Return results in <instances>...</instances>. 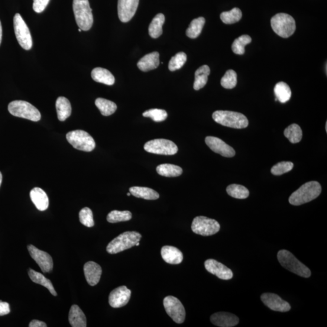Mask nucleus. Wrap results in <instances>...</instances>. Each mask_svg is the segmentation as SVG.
<instances>
[{
    "label": "nucleus",
    "mask_w": 327,
    "mask_h": 327,
    "mask_svg": "<svg viewBox=\"0 0 327 327\" xmlns=\"http://www.w3.org/2000/svg\"><path fill=\"white\" fill-rule=\"evenodd\" d=\"M321 191V186L318 182L310 181L303 184L291 194L289 197V203L293 206L303 205L317 198L320 195Z\"/></svg>",
    "instance_id": "obj_1"
},
{
    "label": "nucleus",
    "mask_w": 327,
    "mask_h": 327,
    "mask_svg": "<svg viewBox=\"0 0 327 327\" xmlns=\"http://www.w3.org/2000/svg\"><path fill=\"white\" fill-rule=\"evenodd\" d=\"M73 10L80 29L84 31L90 30L93 23V17L89 0H73Z\"/></svg>",
    "instance_id": "obj_2"
},
{
    "label": "nucleus",
    "mask_w": 327,
    "mask_h": 327,
    "mask_svg": "<svg viewBox=\"0 0 327 327\" xmlns=\"http://www.w3.org/2000/svg\"><path fill=\"white\" fill-rule=\"evenodd\" d=\"M142 238L140 233L137 232H125L113 239L107 246L106 250L110 254L128 250L140 242Z\"/></svg>",
    "instance_id": "obj_3"
},
{
    "label": "nucleus",
    "mask_w": 327,
    "mask_h": 327,
    "mask_svg": "<svg viewBox=\"0 0 327 327\" xmlns=\"http://www.w3.org/2000/svg\"><path fill=\"white\" fill-rule=\"evenodd\" d=\"M213 119L218 124L234 129H244L248 127V121L241 113L218 111L213 113Z\"/></svg>",
    "instance_id": "obj_4"
},
{
    "label": "nucleus",
    "mask_w": 327,
    "mask_h": 327,
    "mask_svg": "<svg viewBox=\"0 0 327 327\" xmlns=\"http://www.w3.org/2000/svg\"><path fill=\"white\" fill-rule=\"evenodd\" d=\"M278 260L282 266L299 276L308 278L312 274L309 268L289 251L282 250L278 252Z\"/></svg>",
    "instance_id": "obj_5"
},
{
    "label": "nucleus",
    "mask_w": 327,
    "mask_h": 327,
    "mask_svg": "<svg viewBox=\"0 0 327 327\" xmlns=\"http://www.w3.org/2000/svg\"><path fill=\"white\" fill-rule=\"evenodd\" d=\"M271 26L273 31L280 37L289 38L296 31V22L291 15L280 13L271 19Z\"/></svg>",
    "instance_id": "obj_6"
},
{
    "label": "nucleus",
    "mask_w": 327,
    "mask_h": 327,
    "mask_svg": "<svg viewBox=\"0 0 327 327\" xmlns=\"http://www.w3.org/2000/svg\"><path fill=\"white\" fill-rule=\"evenodd\" d=\"M8 111L13 116L32 121H39L41 117L40 111L35 107L27 102L21 100L10 103Z\"/></svg>",
    "instance_id": "obj_7"
},
{
    "label": "nucleus",
    "mask_w": 327,
    "mask_h": 327,
    "mask_svg": "<svg viewBox=\"0 0 327 327\" xmlns=\"http://www.w3.org/2000/svg\"><path fill=\"white\" fill-rule=\"evenodd\" d=\"M66 138L68 142L77 150L89 152L96 146L92 136L84 131H71L66 135Z\"/></svg>",
    "instance_id": "obj_8"
},
{
    "label": "nucleus",
    "mask_w": 327,
    "mask_h": 327,
    "mask_svg": "<svg viewBox=\"0 0 327 327\" xmlns=\"http://www.w3.org/2000/svg\"><path fill=\"white\" fill-rule=\"evenodd\" d=\"M192 230L196 234L209 236L217 234L219 231L220 225L215 219L197 216L192 222Z\"/></svg>",
    "instance_id": "obj_9"
},
{
    "label": "nucleus",
    "mask_w": 327,
    "mask_h": 327,
    "mask_svg": "<svg viewBox=\"0 0 327 327\" xmlns=\"http://www.w3.org/2000/svg\"><path fill=\"white\" fill-rule=\"evenodd\" d=\"M14 27L16 38L19 45L24 50H30L32 47L31 32L19 14H16L14 16Z\"/></svg>",
    "instance_id": "obj_10"
},
{
    "label": "nucleus",
    "mask_w": 327,
    "mask_h": 327,
    "mask_svg": "<svg viewBox=\"0 0 327 327\" xmlns=\"http://www.w3.org/2000/svg\"><path fill=\"white\" fill-rule=\"evenodd\" d=\"M144 148L148 153L157 155H173L178 151L177 145L166 139H156L148 141L144 144Z\"/></svg>",
    "instance_id": "obj_11"
},
{
    "label": "nucleus",
    "mask_w": 327,
    "mask_h": 327,
    "mask_svg": "<svg viewBox=\"0 0 327 327\" xmlns=\"http://www.w3.org/2000/svg\"><path fill=\"white\" fill-rule=\"evenodd\" d=\"M163 304L167 315L177 323H182L186 318V310L176 297L168 296L164 299Z\"/></svg>",
    "instance_id": "obj_12"
},
{
    "label": "nucleus",
    "mask_w": 327,
    "mask_h": 327,
    "mask_svg": "<svg viewBox=\"0 0 327 327\" xmlns=\"http://www.w3.org/2000/svg\"><path fill=\"white\" fill-rule=\"evenodd\" d=\"M28 249L31 257L37 262L43 273H48L53 269V258L47 253L39 250L33 245H29Z\"/></svg>",
    "instance_id": "obj_13"
},
{
    "label": "nucleus",
    "mask_w": 327,
    "mask_h": 327,
    "mask_svg": "<svg viewBox=\"0 0 327 327\" xmlns=\"http://www.w3.org/2000/svg\"><path fill=\"white\" fill-rule=\"evenodd\" d=\"M131 296V290L128 289L127 287H119L110 293L109 303L113 308H120L127 305Z\"/></svg>",
    "instance_id": "obj_14"
},
{
    "label": "nucleus",
    "mask_w": 327,
    "mask_h": 327,
    "mask_svg": "<svg viewBox=\"0 0 327 327\" xmlns=\"http://www.w3.org/2000/svg\"><path fill=\"white\" fill-rule=\"evenodd\" d=\"M261 299L262 303L271 310L276 311V312H287L291 309L290 304L287 301L282 299L276 294L264 293L262 294Z\"/></svg>",
    "instance_id": "obj_15"
},
{
    "label": "nucleus",
    "mask_w": 327,
    "mask_h": 327,
    "mask_svg": "<svg viewBox=\"0 0 327 327\" xmlns=\"http://www.w3.org/2000/svg\"><path fill=\"white\" fill-rule=\"evenodd\" d=\"M140 0H118V14L122 22H128L134 17Z\"/></svg>",
    "instance_id": "obj_16"
},
{
    "label": "nucleus",
    "mask_w": 327,
    "mask_h": 327,
    "mask_svg": "<svg viewBox=\"0 0 327 327\" xmlns=\"http://www.w3.org/2000/svg\"><path fill=\"white\" fill-rule=\"evenodd\" d=\"M206 143L209 147L215 153L221 155V156L228 158L234 157L236 152L234 148L226 144L221 139L214 137L206 138Z\"/></svg>",
    "instance_id": "obj_17"
},
{
    "label": "nucleus",
    "mask_w": 327,
    "mask_h": 327,
    "mask_svg": "<svg viewBox=\"0 0 327 327\" xmlns=\"http://www.w3.org/2000/svg\"><path fill=\"white\" fill-rule=\"evenodd\" d=\"M205 265L207 271L215 275L219 279L230 280L234 276V273L229 268L213 259L206 261Z\"/></svg>",
    "instance_id": "obj_18"
},
{
    "label": "nucleus",
    "mask_w": 327,
    "mask_h": 327,
    "mask_svg": "<svg viewBox=\"0 0 327 327\" xmlns=\"http://www.w3.org/2000/svg\"><path fill=\"white\" fill-rule=\"evenodd\" d=\"M84 273L87 283L90 286H95L101 278L102 268L96 262L89 261L84 265Z\"/></svg>",
    "instance_id": "obj_19"
},
{
    "label": "nucleus",
    "mask_w": 327,
    "mask_h": 327,
    "mask_svg": "<svg viewBox=\"0 0 327 327\" xmlns=\"http://www.w3.org/2000/svg\"><path fill=\"white\" fill-rule=\"evenodd\" d=\"M213 324L221 327H232L238 324L239 318L234 314L227 312H218L210 317Z\"/></svg>",
    "instance_id": "obj_20"
},
{
    "label": "nucleus",
    "mask_w": 327,
    "mask_h": 327,
    "mask_svg": "<svg viewBox=\"0 0 327 327\" xmlns=\"http://www.w3.org/2000/svg\"><path fill=\"white\" fill-rule=\"evenodd\" d=\"M160 65V54L158 52L145 55L137 63V66L142 72L157 69Z\"/></svg>",
    "instance_id": "obj_21"
},
{
    "label": "nucleus",
    "mask_w": 327,
    "mask_h": 327,
    "mask_svg": "<svg viewBox=\"0 0 327 327\" xmlns=\"http://www.w3.org/2000/svg\"><path fill=\"white\" fill-rule=\"evenodd\" d=\"M161 254L164 261L168 264H179L183 260V253L172 246H164L161 248Z\"/></svg>",
    "instance_id": "obj_22"
},
{
    "label": "nucleus",
    "mask_w": 327,
    "mask_h": 327,
    "mask_svg": "<svg viewBox=\"0 0 327 327\" xmlns=\"http://www.w3.org/2000/svg\"><path fill=\"white\" fill-rule=\"evenodd\" d=\"M30 197L32 203L40 211H44L48 207V196L46 192L41 188L35 187L31 191Z\"/></svg>",
    "instance_id": "obj_23"
},
{
    "label": "nucleus",
    "mask_w": 327,
    "mask_h": 327,
    "mask_svg": "<svg viewBox=\"0 0 327 327\" xmlns=\"http://www.w3.org/2000/svg\"><path fill=\"white\" fill-rule=\"evenodd\" d=\"M91 76L95 82L105 84L106 85L112 86L115 82V77L112 73L102 67H96L93 69Z\"/></svg>",
    "instance_id": "obj_24"
},
{
    "label": "nucleus",
    "mask_w": 327,
    "mask_h": 327,
    "mask_svg": "<svg viewBox=\"0 0 327 327\" xmlns=\"http://www.w3.org/2000/svg\"><path fill=\"white\" fill-rule=\"evenodd\" d=\"M69 321L73 327H86L87 326L85 315L77 305L71 307L69 314Z\"/></svg>",
    "instance_id": "obj_25"
},
{
    "label": "nucleus",
    "mask_w": 327,
    "mask_h": 327,
    "mask_svg": "<svg viewBox=\"0 0 327 327\" xmlns=\"http://www.w3.org/2000/svg\"><path fill=\"white\" fill-rule=\"evenodd\" d=\"M56 105L58 119L60 121H65L72 113V107L69 99L63 96L58 97Z\"/></svg>",
    "instance_id": "obj_26"
},
{
    "label": "nucleus",
    "mask_w": 327,
    "mask_h": 327,
    "mask_svg": "<svg viewBox=\"0 0 327 327\" xmlns=\"http://www.w3.org/2000/svg\"><path fill=\"white\" fill-rule=\"evenodd\" d=\"M129 190L131 195L138 198L156 200L160 197L159 193L150 188L135 186L131 187Z\"/></svg>",
    "instance_id": "obj_27"
},
{
    "label": "nucleus",
    "mask_w": 327,
    "mask_h": 327,
    "mask_svg": "<svg viewBox=\"0 0 327 327\" xmlns=\"http://www.w3.org/2000/svg\"><path fill=\"white\" fill-rule=\"evenodd\" d=\"M28 274L29 278H31L32 281H33L35 283L41 285L42 286L46 287V289L50 291V293L53 294V295L55 296H57L56 291L55 290L51 281L45 277L44 275L39 273V272L31 269V268H29L28 270Z\"/></svg>",
    "instance_id": "obj_28"
},
{
    "label": "nucleus",
    "mask_w": 327,
    "mask_h": 327,
    "mask_svg": "<svg viewBox=\"0 0 327 327\" xmlns=\"http://www.w3.org/2000/svg\"><path fill=\"white\" fill-rule=\"evenodd\" d=\"M210 73V67L207 65L202 66L197 69L195 74V82L193 84L194 89L199 90L203 88L208 82Z\"/></svg>",
    "instance_id": "obj_29"
},
{
    "label": "nucleus",
    "mask_w": 327,
    "mask_h": 327,
    "mask_svg": "<svg viewBox=\"0 0 327 327\" xmlns=\"http://www.w3.org/2000/svg\"><path fill=\"white\" fill-rule=\"evenodd\" d=\"M165 16L163 14H157L152 19L148 27V34L152 38H157L163 34V26Z\"/></svg>",
    "instance_id": "obj_30"
},
{
    "label": "nucleus",
    "mask_w": 327,
    "mask_h": 327,
    "mask_svg": "<svg viewBox=\"0 0 327 327\" xmlns=\"http://www.w3.org/2000/svg\"><path fill=\"white\" fill-rule=\"evenodd\" d=\"M274 92L276 98L281 103H286L291 98V89L289 86L286 83H277L274 87Z\"/></svg>",
    "instance_id": "obj_31"
},
{
    "label": "nucleus",
    "mask_w": 327,
    "mask_h": 327,
    "mask_svg": "<svg viewBox=\"0 0 327 327\" xmlns=\"http://www.w3.org/2000/svg\"><path fill=\"white\" fill-rule=\"evenodd\" d=\"M157 173L165 177H177L183 173V169L180 166L170 164H161L157 167Z\"/></svg>",
    "instance_id": "obj_32"
},
{
    "label": "nucleus",
    "mask_w": 327,
    "mask_h": 327,
    "mask_svg": "<svg viewBox=\"0 0 327 327\" xmlns=\"http://www.w3.org/2000/svg\"><path fill=\"white\" fill-rule=\"evenodd\" d=\"M205 22L206 19L203 17L194 19L187 29V36L193 39L198 37L200 33H202Z\"/></svg>",
    "instance_id": "obj_33"
},
{
    "label": "nucleus",
    "mask_w": 327,
    "mask_h": 327,
    "mask_svg": "<svg viewBox=\"0 0 327 327\" xmlns=\"http://www.w3.org/2000/svg\"><path fill=\"white\" fill-rule=\"evenodd\" d=\"M95 105L101 112L103 116H110L114 113L117 109V106L115 103L102 98H97Z\"/></svg>",
    "instance_id": "obj_34"
},
{
    "label": "nucleus",
    "mask_w": 327,
    "mask_h": 327,
    "mask_svg": "<svg viewBox=\"0 0 327 327\" xmlns=\"http://www.w3.org/2000/svg\"><path fill=\"white\" fill-rule=\"evenodd\" d=\"M284 135L292 144L298 143L303 138L302 129L299 125L291 124L285 129Z\"/></svg>",
    "instance_id": "obj_35"
},
{
    "label": "nucleus",
    "mask_w": 327,
    "mask_h": 327,
    "mask_svg": "<svg viewBox=\"0 0 327 327\" xmlns=\"http://www.w3.org/2000/svg\"><path fill=\"white\" fill-rule=\"evenodd\" d=\"M228 195L236 199H246L249 196V191L245 187L239 184H231L227 187Z\"/></svg>",
    "instance_id": "obj_36"
},
{
    "label": "nucleus",
    "mask_w": 327,
    "mask_h": 327,
    "mask_svg": "<svg viewBox=\"0 0 327 327\" xmlns=\"http://www.w3.org/2000/svg\"><path fill=\"white\" fill-rule=\"evenodd\" d=\"M242 12L240 9L235 8L228 12H222L220 18L224 23L231 24L238 22L242 18Z\"/></svg>",
    "instance_id": "obj_37"
},
{
    "label": "nucleus",
    "mask_w": 327,
    "mask_h": 327,
    "mask_svg": "<svg viewBox=\"0 0 327 327\" xmlns=\"http://www.w3.org/2000/svg\"><path fill=\"white\" fill-rule=\"evenodd\" d=\"M251 42V38L249 35H241L234 41L232 44V51L237 55H243L245 53V47Z\"/></svg>",
    "instance_id": "obj_38"
},
{
    "label": "nucleus",
    "mask_w": 327,
    "mask_h": 327,
    "mask_svg": "<svg viewBox=\"0 0 327 327\" xmlns=\"http://www.w3.org/2000/svg\"><path fill=\"white\" fill-rule=\"evenodd\" d=\"M132 215L129 211L113 210L107 216V221L110 223L128 221L132 219Z\"/></svg>",
    "instance_id": "obj_39"
},
{
    "label": "nucleus",
    "mask_w": 327,
    "mask_h": 327,
    "mask_svg": "<svg viewBox=\"0 0 327 327\" xmlns=\"http://www.w3.org/2000/svg\"><path fill=\"white\" fill-rule=\"evenodd\" d=\"M221 86L227 89H234L237 84V74L234 70L227 71L221 81Z\"/></svg>",
    "instance_id": "obj_40"
},
{
    "label": "nucleus",
    "mask_w": 327,
    "mask_h": 327,
    "mask_svg": "<svg viewBox=\"0 0 327 327\" xmlns=\"http://www.w3.org/2000/svg\"><path fill=\"white\" fill-rule=\"evenodd\" d=\"M187 61V55L184 53H179L171 58L168 63V69L171 72L180 69Z\"/></svg>",
    "instance_id": "obj_41"
},
{
    "label": "nucleus",
    "mask_w": 327,
    "mask_h": 327,
    "mask_svg": "<svg viewBox=\"0 0 327 327\" xmlns=\"http://www.w3.org/2000/svg\"><path fill=\"white\" fill-rule=\"evenodd\" d=\"M144 117L150 118L155 122H161L167 118V113L164 110L152 109L142 113Z\"/></svg>",
    "instance_id": "obj_42"
},
{
    "label": "nucleus",
    "mask_w": 327,
    "mask_h": 327,
    "mask_svg": "<svg viewBox=\"0 0 327 327\" xmlns=\"http://www.w3.org/2000/svg\"><path fill=\"white\" fill-rule=\"evenodd\" d=\"M294 164L290 161H283L272 167L271 172L274 175L280 176L293 169Z\"/></svg>",
    "instance_id": "obj_43"
},
{
    "label": "nucleus",
    "mask_w": 327,
    "mask_h": 327,
    "mask_svg": "<svg viewBox=\"0 0 327 327\" xmlns=\"http://www.w3.org/2000/svg\"><path fill=\"white\" fill-rule=\"evenodd\" d=\"M79 217L80 222L87 228H92L95 225L92 211L88 207H84L81 210Z\"/></svg>",
    "instance_id": "obj_44"
},
{
    "label": "nucleus",
    "mask_w": 327,
    "mask_h": 327,
    "mask_svg": "<svg viewBox=\"0 0 327 327\" xmlns=\"http://www.w3.org/2000/svg\"><path fill=\"white\" fill-rule=\"evenodd\" d=\"M50 0H34L33 9L37 13H41L44 11Z\"/></svg>",
    "instance_id": "obj_45"
},
{
    "label": "nucleus",
    "mask_w": 327,
    "mask_h": 327,
    "mask_svg": "<svg viewBox=\"0 0 327 327\" xmlns=\"http://www.w3.org/2000/svg\"><path fill=\"white\" fill-rule=\"evenodd\" d=\"M11 312L9 304L0 300V316L8 315Z\"/></svg>",
    "instance_id": "obj_46"
},
{
    "label": "nucleus",
    "mask_w": 327,
    "mask_h": 327,
    "mask_svg": "<svg viewBox=\"0 0 327 327\" xmlns=\"http://www.w3.org/2000/svg\"><path fill=\"white\" fill-rule=\"evenodd\" d=\"M29 327H46V323L38 320H33L29 323Z\"/></svg>",
    "instance_id": "obj_47"
},
{
    "label": "nucleus",
    "mask_w": 327,
    "mask_h": 327,
    "mask_svg": "<svg viewBox=\"0 0 327 327\" xmlns=\"http://www.w3.org/2000/svg\"><path fill=\"white\" fill-rule=\"evenodd\" d=\"M2 26L1 23V21H0V44L2 43Z\"/></svg>",
    "instance_id": "obj_48"
},
{
    "label": "nucleus",
    "mask_w": 327,
    "mask_h": 327,
    "mask_svg": "<svg viewBox=\"0 0 327 327\" xmlns=\"http://www.w3.org/2000/svg\"><path fill=\"white\" fill-rule=\"evenodd\" d=\"M2 180H3L2 174L1 173V171H0V186H1L2 185Z\"/></svg>",
    "instance_id": "obj_49"
},
{
    "label": "nucleus",
    "mask_w": 327,
    "mask_h": 327,
    "mask_svg": "<svg viewBox=\"0 0 327 327\" xmlns=\"http://www.w3.org/2000/svg\"><path fill=\"white\" fill-rule=\"evenodd\" d=\"M139 245H140V242H137V244H136V245H136V246H138Z\"/></svg>",
    "instance_id": "obj_50"
},
{
    "label": "nucleus",
    "mask_w": 327,
    "mask_h": 327,
    "mask_svg": "<svg viewBox=\"0 0 327 327\" xmlns=\"http://www.w3.org/2000/svg\"><path fill=\"white\" fill-rule=\"evenodd\" d=\"M325 130H326V132H327V123L326 122L325 125Z\"/></svg>",
    "instance_id": "obj_51"
},
{
    "label": "nucleus",
    "mask_w": 327,
    "mask_h": 327,
    "mask_svg": "<svg viewBox=\"0 0 327 327\" xmlns=\"http://www.w3.org/2000/svg\"><path fill=\"white\" fill-rule=\"evenodd\" d=\"M131 193H128L127 194V195H128V196H131Z\"/></svg>",
    "instance_id": "obj_52"
},
{
    "label": "nucleus",
    "mask_w": 327,
    "mask_h": 327,
    "mask_svg": "<svg viewBox=\"0 0 327 327\" xmlns=\"http://www.w3.org/2000/svg\"><path fill=\"white\" fill-rule=\"evenodd\" d=\"M82 31V29H79V32H81V31Z\"/></svg>",
    "instance_id": "obj_53"
}]
</instances>
